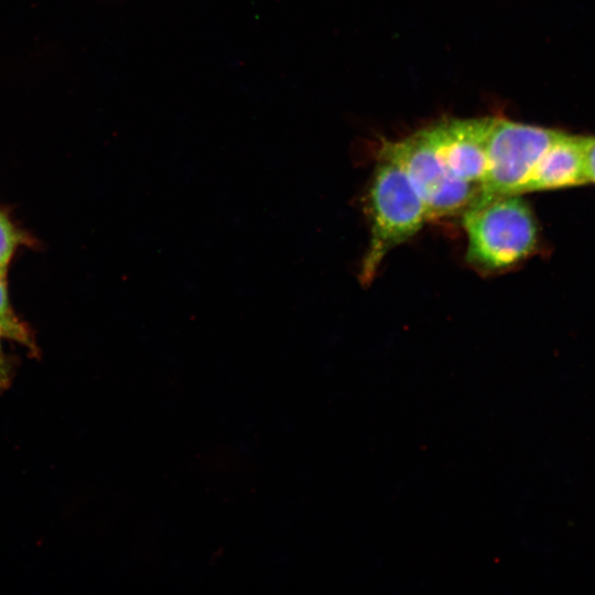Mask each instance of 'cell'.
I'll return each instance as SVG.
<instances>
[{"label": "cell", "instance_id": "1", "mask_svg": "<svg viewBox=\"0 0 595 595\" xmlns=\"http://www.w3.org/2000/svg\"><path fill=\"white\" fill-rule=\"evenodd\" d=\"M467 260L477 268L501 270L527 258L538 242L536 219L520 195L470 204L463 214Z\"/></svg>", "mask_w": 595, "mask_h": 595}, {"label": "cell", "instance_id": "2", "mask_svg": "<svg viewBox=\"0 0 595 595\" xmlns=\"http://www.w3.org/2000/svg\"><path fill=\"white\" fill-rule=\"evenodd\" d=\"M370 242L363 261L360 280L369 284L387 253L413 237L428 215L425 206L404 171L380 159L369 190Z\"/></svg>", "mask_w": 595, "mask_h": 595}, {"label": "cell", "instance_id": "3", "mask_svg": "<svg viewBox=\"0 0 595 595\" xmlns=\"http://www.w3.org/2000/svg\"><path fill=\"white\" fill-rule=\"evenodd\" d=\"M379 159L401 166L421 197L428 219L465 210L480 193L479 185L458 180L448 172L429 129L397 142H386Z\"/></svg>", "mask_w": 595, "mask_h": 595}, {"label": "cell", "instance_id": "4", "mask_svg": "<svg viewBox=\"0 0 595 595\" xmlns=\"http://www.w3.org/2000/svg\"><path fill=\"white\" fill-rule=\"evenodd\" d=\"M561 133L553 129L491 117L487 170L480 193L474 202L520 195L534 165Z\"/></svg>", "mask_w": 595, "mask_h": 595}, {"label": "cell", "instance_id": "5", "mask_svg": "<svg viewBox=\"0 0 595 595\" xmlns=\"http://www.w3.org/2000/svg\"><path fill=\"white\" fill-rule=\"evenodd\" d=\"M491 117L450 120L429 128L436 150L456 178L482 184L487 170V143Z\"/></svg>", "mask_w": 595, "mask_h": 595}, {"label": "cell", "instance_id": "6", "mask_svg": "<svg viewBox=\"0 0 595 595\" xmlns=\"http://www.w3.org/2000/svg\"><path fill=\"white\" fill-rule=\"evenodd\" d=\"M588 183L584 137L561 133L544 151L523 184L520 195Z\"/></svg>", "mask_w": 595, "mask_h": 595}, {"label": "cell", "instance_id": "7", "mask_svg": "<svg viewBox=\"0 0 595 595\" xmlns=\"http://www.w3.org/2000/svg\"><path fill=\"white\" fill-rule=\"evenodd\" d=\"M0 333L7 338L32 346L28 331L11 310L3 275H0Z\"/></svg>", "mask_w": 595, "mask_h": 595}, {"label": "cell", "instance_id": "8", "mask_svg": "<svg viewBox=\"0 0 595 595\" xmlns=\"http://www.w3.org/2000/svg\"><path fill=\"white\" fill-rule=\"evenodd\" d=\"M15 245V230L9 219L0 212V275L6 277Z\"/></svg>", "mask_w": 595, "mask_h": 595}, {"label": "cell", "instance_id": "9", "mask_svg": "<svg viewBox=\"0 0 595 595\" xmlns=\"http://www.w3.org/2000/svg\"><path fill=\"white\" fill-rule=\"evenodd\" d=\"M585 161L588 182L595 183V138H584Z\"/></svg>", "mask_w": 595, "mask_h": 595}, {"label": "cell", "instance_id": "10", "mask_svg": "<svg viewBox=\"0 0 595 595\" xmlns=\"http://www.w3.org/2000/svg\"><path fill=\"white\" fill-rule=\"evenodd\" d=\"M0 333V337H1ZM10 382V368L7 364L4 355L2 353L1 343H0V390L6 389Z\"/></svg>", "mask_w": 595, "mask_h": 595}]
</instances>
